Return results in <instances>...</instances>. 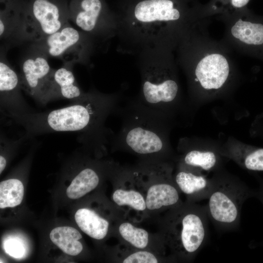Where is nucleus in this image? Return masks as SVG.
<instances>
[{"instance_id":"28","label":"nucleus","mask_w":263,"mask_h":263,"mask_svg":"<svg viewBox=\"0 0 263 263\" xmlns=\"http://www.w3.org/2000/svg\"><path fill=\"white\" fill-rule=\"evenodd\" d=\"M6 165V160L5 158L0 155V173L3 171Z\"/></svg>"},{"instance_id":"20","label":"nucleus","mask_w":263,"mask_h":263,"mask_svg":"<svg viewBox=\"0 0 263 263\" xmlns=\"http://www.w3.org/2000/svg\"><path fill=\"white\" fill-rule=\"evenodd\" d=\"M185 166L200 171H209L214 169L219 164V157L211 150H190L183 157Z\"/></svg>"},{"instance_id":"14","label":"nucleus","mask_w":263,"mask_h":263,"mask_svg":"<svg viewBox=\"0 0 263 263\" xmlns=\"http://www.w3.org/2000/svg\"><path fill=\"white\" fill-rule=\"evenodd\" d=\"M102 8L100 0H73L69 9V18L83 31L91 32L96 29Z\"/></svg>"},{"instance_id":"26","label":"nucleus","mask_w":263,"mask_h":263,"mask_svg":"<svg viewBox=\"0 0 263 263\" xmlns=\"http://www.w3.org/2000/svg\"><path fill=\"white\" fill-rule=\"evenodd\" d=\"M249 1V0H231L230 2L232 7L241 9L246 5Z\"/></svg>"},{"instance_id":"3","label":"nucleus","mask_w":263,"mask_h":263,"mask_svg":"<svg viewBox=\"0 0 263 263\" xmlns=\"http://www.w3.org/2000/svg\"><path fill=\"white\" fill-rule=\"evenodd\" d=\"M202 25L195 37L192 78L202 91L215 93L225 87L234 72L232 51L223 41L210 38Z\"/></svg>"},{"instance_id":"17","label":"nucleus","mask_w":263,"mask_h":263,"mask_svg":"<svg viewBox=\"0 0 263 263\" xmlns=\"http://www.w3.org/2000/svg\"><path fill=\"white\" fill-rule=\"evenodd\" d=\"M82 235L76 229L71 226H59L52 230L50 238L63 252L71 256L79 254L83 245L79 241Z\"/></svg>"},{"instance_id":"15","label":"nucleus","mask_w":263,"mask_h":263,"mask_svg":"<svg viewBox=\"0 0 263 263\" xmlns=\"http://www.w3.org/2000/svg\"><path fill=\"white\" fill-rule=\"evenodd\" d=\"M72 66V64H64L61 68L54 70L53 85L55 99L63 97L75 101L85 95L76 82Z\"/></svg>"},{"instance_id":"18","label":"nucleus","mask_w":263,"mask_h":263,"mask_svg":"<svg viewBox=\"0 0 263 263\" xmlns=\"http://www.w3.org/2000/svg\"><path fill=\"white\" fill-rule=\"evenodd\" d=\"M179 192L170 184L161 183L151 186L148 189L146 197V207L150 210L160 208L163 207L172 206L178 203Z\"/></svg>"},{"instance_id":"19","label":"nucleus","mask_w":263,"mask_h":263,"mask_svg":"<svg viewBox=\"0 0 263 263\" xmlns=\"http://www.w3.org/2000/svg\"><path fill=\"white\" fill-rule=\"evenodd\" d=\"M99 178L96 172L90 168L81 170L67 188L66 194L72 199L79 198L94 189Z\"/></svg>"},{"instance_id":"4","label":"nucleus","mask_w":263,"mask_h":263,"mask_svg":"<svg viewBox=\"0 0 263 263\" xmlns=\"http://www.w3.org/2000/svg\"><path fill=\"white\" fill-rule=\"evenodd\" d=\"M212 187L205 206L208 218L218 230L230 231L239 226L242 206L255 197V191L232 176L218 173L212 178Z\"/></svg>"},{"instance_id":"7","label":"nucleus","mask_w":263,"mask_h":263,"mask_svg":"<svg viewBox=\"0 0 263 263\" xmlns=\"http://www.w3.org/2000/svg\"><path fill=\"white\" fill-rule=\"evenodd\" d=\"M48 58L41 52L30 47L20 64L21 88L42 104L55 99L53 85L54 69L50 67Z\"/></svg>"},{"instance_id":"9","label":"nucleus","mask_w":263,"mask_h":263,"mask_svg":"<svg viewBox=\"0 0 263 263\" xmlns=\"http://www.w3.org/2000/svg\"><path fill=\"white\" fill-rule=\"evenodd\" d=\"M84 37L81 32L69 24L58 31L39 41L30 47L48 57L61 59L64 64L74 65L82 61L85 50Z\"/></svg>"},{"instance_id":"25","label":"nucleus","mask_w":263,"mask_h":263,"mask_svg":"<svg viewBox=\"0 0 263 263\" xmlns=\"http://www.w3.org/2000/svg\"><path fill=\"white\" fill-rule=\"evenodd\" d=\"M123 263H157L158 261L152 253L140 251L132 253L123 261Z\"/></svg>"},{"instance_id":"8","label":"nucleus","mask_w":263,"mask_h":263,"mask_svg":"<svg viewBox=\"0 0 263 263\" xmlns=\"http://www.w3.org/2000/svg\"><path fill=\"white\" fill-rule=\"evenodd\" d=\"M181 212L176 221L177 247L185 256L193 257L203 248L208 238L206 206L191 204Z\"/></svg>"},{"instance_id":"11","label":"nucleus","mask_w":263,"mask_h":263,"mask_svg":"<svg viewBox=\"0 0 263 263\" xmlns=\"http://www.w3.org/2000/svg\"><path fill=\"white\" fill-rule=\"evenodd\" d=\"M187 167L188 169H181L175 176L178 188L193 202L207 199L212 187L211 178L208 179L198 170Z\"/></svg>"},{"instance_id":"22","label":"nucleus","mask_w":263,"mask_h":263,"mask_svg":"<svg viewBox=\"0 0 263 263\" xmlns=\"http://www.w3.org/2000/svg\"><path fill=\"white\" fill-rule=\"evenodd\" d=\"M122 238L136 248L143 249L148 244L149 235L145 229L137 228L129 223H124L119 227Z\"/></svg>"},{"instance_id":"10","label":"nucleus","mask_w":263,"mask_h":263,"mask_svg":"<svg viewBox=\"0 0 263 263\" xmlns=\"http://www.w3.org/2000/svg\"><path fill=\"white\" fill-rule=\"evenodd\" d=\"M1 49L0 57V99L1 106L10 116L28 113L21 93L20 78L8 63L6 53L8 48Z\"/></svg>"},{"instance_id":"24","label":"nucleus","mask_w":263,"mask_h":263,"mask_svg":"<svg viewBox=\"0 0 263 263\" xmlns=\"http://www.w3.org/2000/svg\"><path fill=\"white\" fill-rule=\"evenodd\" d=\"M5 252L15 258H21L26 253L25 248L21 242L15 238L8 239L3 243Z\"/></svg>"},{"instance_id":"5","label":"nucleus","mask_w":263,"mask_h":263,"mask_svg":"<svg viewBox=\"0 0 263 263\" xmlns=\"http://www.w3.org/2000/svg\"><path fill=\"white\" fill-rule=\"evenodd\" d=\"M69 10L54 0H33L22 5L23 42L41 40L69 24Z\"/></svg>"},{"instance_id":"2","label":"nucleus","mask_w":263,"mask_h":263,"mask_svg":"<svg viewBox=\"0 0 263 263\" xmlns=\"http://www.w3.org/2000/svg\"><path fill=\"white\" fill-rule=\"evenodd\" d=\"M121 116L120 130L112 140L116 149L141 155H154L169 149L170 119L141 104L137 100L117 108Z\"/></svg>"},{"instance_id":"16","label":"nucleus","mask_w":263,"mask_h":263,"mask_svg":"<svg viewBox=\"0 0 263 263\" xmlns=\"http://www.w3.org/2000/svg\"><path fill=\"white\" fill-rule=\"evenodd\" d=\"M75 219L81 230L91 238L101 240L106 236L109 222L94 211L86 208L79 209Z\"/></svg>"},{"instance_id":"12","label":"nucleus","mask_w":263,"mask_h":263,"mask_svg":"<svg viewBox=\"0 0 263 263\" xmlns=\"http://www.w3.org/2000/svg\"><path fill=\"white\" fill-rule=\"evenodd\" d=\"M173 6L170 0H145L136 5L134 15L138 20L144 22L174 21L179 19L181 15Z\"/></svg>"},{"instance_id":"23","label":"nucleus","mask_w":263,"mask_h":263,"mask_svg":"<svg viewBox=\"0 0 263 263\" xmlns=\"http://www.w3.org/2000/svg\"><path fill=\"white\" fill-rule=\"evenodd\" d=\"M113 199L118 206L127 205L137 210H144L146 202L142 195L134 190H116L113 194Z\"/></svg>"},{"instance_id":"13","label":"nucleus","mask_w":263,"mask_h":263,"mask_svg":"<svg viewBox=\"0 0 263 263\" xmlns=\"http://www.w3.org/2000/svg\"><path fill=\"white\" fill-rule=\"evenodd\" d=\"M22 7V5L9 1L6 2L5 6L1 8L0 37L8 45L23 42Z\"/></svg>"},{"instance_id":"1","label":"nucleus","mask_w":263,"mask_h":263,"mask_svg":"<svg viewBox=\"0 0 263 263\" xmlns=\"http://www.w3.org/2000/svg\"><path fill=\"white\" fill-rule=\"evenodd\" d=\"M118 106L115 97L88 93L65 107L48 113H28L12 117L30 134L80 132L84 133L85 144L100 146L107 142L104 122Z\"/></svg>"},{"instance_id":"21","label":"nucleus","mask_w":263,"mask_h":263,"mask_svg":"<svg viewBox=\"0 0 263 263\" xmlns=\"http://www.w3.org/2000/svg\"><path fill=\"white\" fill-rule=\"evenodd\" d=\"M24 195V186L18 179H9L0 183V207H13L19 205Z\"/></svg>"},{"instance_id":"6","label":"nucleus","mask_w":263,"mask_h":263,"mask_svg":"<svg viewBox=\"0 0 263 263\" xmlns=\"http://www.w3.org/2000/svg\"><path fill=\"white\" fill-rule=\"evenodd\" d=\"M223 18L222 41L231 51L263 61V18L237 13Z\"/></svg>"},{"instance_id":"27","label":"nucleus","mask_w":263,"mask_h":263,"mask_svg":"<svg viewBox=\"0 0 263 263\" xmlns=\"http://www.w3.org/2000/svg\"><path fill=\"white\" fill-rule=\"evenodd\" d=\"M255 192V197L257 198L263 205V180L260 181L259 188ZM261 244L263 245V242Z\"/></svg>"}]
</instances>
